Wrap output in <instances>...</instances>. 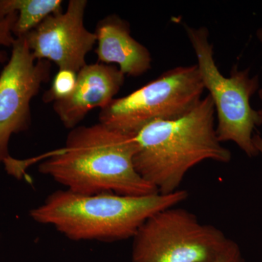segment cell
<instances>
[{"label": "cell", "instance_id": "9a60e30c", "mask_svg": "<svg viewBox=\"0 0 262 262\" xmlns=\"http://www.w3.org/2000/svg\"><path fill=\"white\" fill-rule=\"evenodd\" d=\"M258 96L260 101H261V108L258 110V111H259L262 116V89L258 90ZM253 144H254L255 148H256L258 154L262 155V135H256V134H254V136H253Z\"/></svg>", "mask_w": 262, "mask_h": 262}, {"label": "cell", "instance_id": "52a82bcc", "mask_svg": "<svg viewBox=\"0 0 262 262\" xmlns=\"http://www.w3.org/2000/svg\"><path fill=\"white\" fill-rule=\"evenodd\" d=\"M51 73V62L37 61L25 37L16 38L9 60L0 72V163L11 158L10 137L30 126L31 101L49 81Z\"/></svg>", "mask_w": 262, "mask_h": 262}, {"label": "cell", "instance_id": "3957f363", "mask_svg": "<svg viewBox=\"0 0 262 262\" xmlns=\"http://www.w3.org/2000/svg\"><path fill=\"white\" fill-rule=\"evenodd\" d=\"M188 196L184 189L144 196L81 194L62 189L51 193L29 215L72 241L118 242L133 238L149 217L178 206Z\"/></svg>", "mask_w": 262, "mask_h": 262}, {"label": "cell", "instance_id": "7a4b0ae2", "mask_svg": "<svg viewBox=\"0 0 262 262\" xmlns=\"http://www.w3.org/2000/svg\"><path fill=\"white\" fill-rule=\"evenodd\" d=\"M215 107L209 95L190 112L147 124L134 135L136 171L160 194L179 190L186 174L206 160L228 163L232 153L215 131Z\"/></svg>", "mask_w": 262, "mask_h": 262}, {"label": "cell", "instance_id": "ba28073f", "mask_svg": "<svg viewBox=\"0 0 262 262\" xmlns=\"http://www.w3.org/2000/svg\"><path fill=\"white\" fill-rule=\"evenodd\" d=\"M86 0H70L65 11L48 16L39 26L24 36L37 61L56 63L58 70L78 73L86 56L96 44L95 32L84 24Z\"/></svg>", "mask_w": 262, "mask_h": 262}, {"label": "cell", "instance_id": "8fae6325", "mask_svg": "<svg viewBox=\"0 0 262 262\" xmlns=\"http://www.w3.org/2000/svg\"><path fill=\"white\" fill-rule=\"evenodd\" d=\"M62 4L61 0H0V18L16 13L13 32L15 38L21 37L49 15L62 11Z\"/></svg>", "mask_w": 262, "mask_h": 262}, {"label": "cell", "instance_id": "5bb4252c", "mask_svg": "<svg viewBox=\"0 0 262 262\" xmlns=\"http://www.w3.org/2000/svg\"><path fill=\"white\" fill-rule=\"evenodd\" d=\"M213 262H245L237 243L232 241L228 247Z\"/></svg>", "mask_w": 262, "mask_h": 262}, {"label": "cell", "instance_id": "277c9868", "mask_svg": "<svg viewBox=\"0 0 262 262\" xmlns=\"http://www.w3.org/2000/svg\"><path fill=\"white\" fill-rule=\"evenodd\" d=\"M184 27L195 53L203 86L214 104L219 140L232 141L249 158L257 156L253 136L256 127L262 125V116L252 107L251 99L260 89L259 75H251V69L239 70L234 65L229 77H225L215 63L208 28L187 24Z\"/></svg>", "mask_w": 262, "mask_h": 262}, {"label": "cell", "instance_id": "7c38bea8", "mask_svg": "<svg viewBox=\"0 0 262 262\" xmlns=\"http://www.w3.org/2000/svg\"><path fill=\"white\" fill-rule=\"evenodd\" d=\"M77 73L70 70H58L53 77L51 88L43 95L45 103H54L65 99L75 89Z\"/></svg>", "mask_w": 262, "mask_h": 262}, {"label": "cell", "instance_id": "5b68a950", "mask_svg": "<svg viewBox=\"0 0 262 262\" xmlns=\"http://www.w3.org/2000/svg\"><path fill=\"white\" fill-rule=\"evenodd\" d=\"M205 89L198 66H180L122 98L100 112V123L135 135L150 122L186 115L201 101Z\"/></svg>", "mask_w": 262, "mask_h": 262}, {"label": "cell", "instance_id": "30bf717a", "mask_svg": "<svg viewBox=\"0 0 262 262\" xmlns=\"http://www.w3.org/2000/svg\"><path fill=\"white\" fill-rule=\"evenodd\" d=\"M98 61L116 63L125 75L139 77L151 68L149 50L131 36L130 24L117 15H110L96 26Z\"/></svg>", "mask_w": 262, "mask_h": 262}, {"label": "cell", "instance_id": "9c48e42d", "mask_svg": "<svg viewBox=\"0 0 262 262\" xmlns=\"http://www.w3.org/2000/svg\"><path fill=\"white\" fill-rule=\"evenodd\" d=\"M125 77L114 66L100 63L85 65L77 73L72 94L53 103V110L63 126L72 130L91 110L107 106L121 89Z\"/></svg>", "mask_w": 262, "mask_h": 262}, {"label": "cell", "instance_id": "6da1fadb", "mask_svg": "<svg viewBox=\"0 0 262 262\" xmlns=\"http://www.w3.org/2000/svg\"><path fill=\"white\" fill-rule=\"evenodd\" d=\"M137 149L134 135L100 122L78 125L69 133L65 146L48 155L38 170L77 194L144 196L158 192L136 171Z\"/></svg>", "mask_w": 262, "mask_h": 262}, {"label": "cell", "instance_id": "4fadbf2b", "mask_svg": "<svg viewBox=\"0 0 262 262\" xmlns=\"http://www.w3.org/2000/svg\"><path fill=\"white\" fill-rule=\"evenodd\" d=\"M16 20V13L0 18V64L6 63L9 60L8 53L3 48H12L14 44L16 38L13 34V29Z\"/></svg>", "mask_w": 262, "mask_h": 262}, {"label": "cell", "instance_id": "2e32d148", "mask_svg": "<svg viewBox=\"0 0 262 262\" xmlns=\"http://www.w3.org/2000/svg\"><path fill=\"white\" fill-rule=\"evenodd\" d=\"M256 35L258 40L262 44V27L257 29L256 32Z\"/></svg>", "mask_w": 262, "mask_h": 262}, {"label": "cell", "instance_id": "8992f818", "mask_svg": "<svg viewBox=\"0 0 262 262\" xmlns=\"http://www.w3.org/2000/svg\"><path fill=\"white\" fill-rule=\"evenodd\" d=\"M132 239L131 262H213L232 241L177 206L151 215Z\"/></svg>", "mask_w": 262, "mask_h": 262}]
</instances>
